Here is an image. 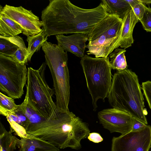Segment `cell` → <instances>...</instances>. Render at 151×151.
Here are the masks:
<instances>
[{"label": "cell", "instance_id": "cell-17", "mask_svg": "<svg viewBox=\"0 0 151 151\" xmlns=\"http://www.w3.org/2000/svg\"><path fill=\"white\" fill-rule=\"evenodd\" d=\"M0 114L5 116L9 123L11 129L21 138H27L29 135L26 129L19 124L18 118L16 111L7 110L0 105Z\"/></svg>", "mask_w": 151, "mask_h": 151}, {"label": "cell", "instance_id": "cell-5", "mask_svg": "<svg viewBox=\"0 0 151 151\" xmlns=\"http://www.w3.org/2000/svg\"><path fill=\"white\" fill-rule=\"evenodd\" d=\"M46 65L44 62L38 69L28 68L25 99L40 115L48 119L56 117L60 112L52 99L53 89L50 88L45 80Z\"/></svg>", "mask_w": 151, "mask_h": 151}, {"label": "cell", "instance_id": "cell-14", "mask_svg": "<svg viewBox=\"0 0 151 151\" xmlns=\"http://www.w3.org/2000/svg\"><path fill=\"white\" fill-rule=\"evenodd\" d=\"M17 147L19 151H60L59 148L49 142L30 135L19 139Z\"/></svg>", "mask_w": 151, "mask_h": 151}, {"label": "cell", "instance_id": "cell-29", "mask_svg": "<svg viewBox=\"0 0 151 151\" xmlns=\"http://www.w3.org/2000/svg\"><path fill=\"white\" fill-rule=\"evenodd\" d=\"M126 1L130 5L131 8L141 1V0H126Z\"/></svg>", "mask_w": 151, "mask_h": 151}, {"label": "cell", "instance_id": "cell-3", "mask_svg": "<svg viewBox=\"0 0 151 151\" xmlns=\"http://www.w3.org/2000/svg\"><path fill=\"white\" fill-rule=\"evenodd\" d=\"M107 98L113 108L125 111L133 118L147 124L143 95L134 72L127 69L117 71L113 76Z\"/></svg>", "mask_w": 151, "mask_h": 151}, {"label": "cell", "instance_id": "cell-26", "mask_svg": "<svg viewBox=\"0 0 151 151\" xmlns=\"http://www.w3.org/2000/svg\"><path fill=\"white\" fill-rule=\"evenodd\" d=\"M145 6L141 1L132 8V9L139 20L142 18L145 11Z\"/></svg>", "mask_w": 151, "mask_h": 151}, {"label": "cell", "instance_id": "cell-25", "mask_svg": "<svg viewBox=\"0 0 151 151\" xmlns=\"http://www.w3.org/2000/svg\"><path fill=\"white\" fill-rule=\"evenodd\" d=\"M142 86L144 95L151 109V81H148L143 82Z\"/></svg>", "mask_w": 151, "mask_h": 151}, {"label": "cell", "instance_id": "cell-21", "mask_svg": "<svg viewBox=\"0 0 151 151\" xmlns=\"http://www.w3.org/2000/svg\"><path fill=\"white\" fill-rule=\"evenodd\" d=\"M18 109L28 119L30 122V125L40 123L47 119L41 116L31 108L27 103L25 99L24 101L19 105Z\"/></svg>", "mask_w": 151, "mask_h": 151}, {"label": "cell", "instance_id": "cell-13", "mask_svg": "<svg viewBox=\"0 0 151 151\" xmlns=\"http://www.w3.org/2000/svg\"><path fill=\"white\" fill-rule=\"evenodd\" d=\"M123 25L118 47L126 49L131 46L133 43L134 28L139 20L134 14L132 8L126 13L122 19Z\"/></svg>", "mask_w": 151, "mask_h": 151}, {"label": "cell", "instance_id": "cell-16", "mask_svg": "<svg viewBox=\"0 0 151 151\" xmlns=\"http://www.w3.org/2000/svg\"><path fill=\"white\" fill-rule=\"evenodd\" d=\"M101 1L109 14L116 15L122 19L131 8L126 0H102Z\"/></svg>", "mask_w": 151, "mask_h": 151}, {"label": "cell", "instance_id": "cell-30", "mask_svg": "<svg viewBox=\"0 0 151 151\" xmlns=\"http://www.w3.org/2000/svg\"></svg>", "mask_w": 151, "mask_h": 151}, {"label": "cell", "instance_id": "cell-15", "mask_svg": "<svg viewBox=\"0 0 151 151\" xmlns=\"http://www.w3.org/2000/svg\"><path fill=\"white\" fill-rule=\"evenodd\" d=\"M23 31L22 28L17 23L0 12V36L14 37Z\"/></svg>", "mask_w": 151, "mask_h": 151}, {"label": "cell", "instance_id": "cell-8", "mask_svg": "<svg viewBox=\"0 0 151 151\" xmlns=\"http://www.w3.org/2000/svg\"><path fill=\"white\" fill-rule=\"evenodd\" d=\"M27 69L11 57L0 54V90L13 99L20 98L27 80Z\"/></svg>", "mask_w": 151, "mask_h": 151}, {"label": "cell", "instance_id": "cell-6", "mask_svg": "<svg viewBox=\"0 0 151 151\" xmlns=\"http://www.w3.org/2000/svg\"><path fill=\"white\" fill-rule=\"evenodd\" d=\"M80 64L92 98L93 111H95L97 101L101 99L104 102L111 87L112 68L109 57L93 58L85 55L81 58Z\"/></svg>", "mask_w": 151, "mask_h": 151}, {"label": "cell", "instance_id": "cell-10", "mask_svg": "<svg viewBox=\"0 0 151 151\" xmlns=\"http://www.w3.org/2000/svg\"><path fill=\"white\" fill-rule=\"evenodd\" d=\"M0 12L20 25L23 30V34L27 37L35 35L42 30L41 27L44 25L43 22L31 10L22 6L14 7L6 4Z\"/></svg>", "mask_w": 151, "mask_h": 151}, {"label": "cell", "instance_id": "cell-27", "mask_svg": "<svg viewBox=\"0 0 151 151\" xmlns=\"http://www.w3.org/2000/svg\"><path fill=\"white\" fill-rule=\"evenodd\" d=\"M147 125L134 118L131 131L135 132L143 130Z\"/></svg>", "mask_w": 151, "mask_h": 151}, {"label": "cell", "instance_id": "cell-20", "mask_svg": "<svg viewBox=\"0 0 151 151\" xmlns=\"http://www.w3.org/2000/svg\"><path fill=\"white\" fill-rule=\"evenodd\" d=\"M125 49L117 48L109 55L111 60L110 63L112 69L121 71L127 69L128 67L125 53Z\"/></svg>", "mask_w": 151, "mask_h": 151}, {"label": "cell", "instance_id": "cell-24", "mask_svg": "<svg viewBox=\"0 0 151 151\" xmlns=\"http://www.w3.org/2000/svg\"><path fill=\"white\" fill-rule=\"evenodd\" d=\"M144 29L147 32H151V8L145 7V11L142 19L139 20Z\"/></svg>", "mask_w": 151, "mask_h": 151}, {"label": "cell", "instance_id": "cell-1", "mask_svg": "<svg viewBox=\"0 0 151 151\" xmlns=\"http://www.w3.org/2000/svg\"><path fill=\"white\" fill-rule=\"evenodd\" d=\"M42 29L45 37L82 33L88 35L108 15L101 3L95 8L83 9L68 0H49L42 11Z\"/></svg>", "mask_w": 151, "mask_h": 151}, {"label": "cell", "instance_id": "cell-4", "mask_svg": "<svg viewBox=\"0 0 151 151\" xmlns=\"http://www.w3.org/2000/svg\"><path fill=\"white\" fill-rule=\"evenodd\" d=\"M42 48L53 79L58 109L60 112L69 111L70 86L67 52L60 45L47 41Z\"/></svg>", "mask_w": 151, "mask_h": 151}, {"label": "cell", "instance_id": "cell-11", "mask_svg": "<svg viewBox=\"0 0 151 151\" xmlns=\"http://www.w3.org/2000/svg\"><path fill=\"white\" fill-rule=\"evenodd\" d=\"M98 117L103 127L111 133L124 135L131 131L134 118L123 111L113 108L104 109L98 113Z\"/></svg>", "mask_w": 151, "mask_h": 151}, {"label": "cell", "instance_id": "cell-23", "mask_svg": "<svg viewBox=\"0 0 151 151\" xmlns=\"http://www.w3.org/2000/svg\"><path fill=\"white\" fill-rule=\"evenodd\" d=\"M0 105L5 109L12 111H15L19 107L13 99L0 92Z\"/></svg>", "mask_w": 151, "mask_h": 151}, {"label": "cell", "instance_id": "cell-2", "mask_svg": "<svg viewBox=\"0 0 151 151\" xmlns=\"http://www.w3.org/2000/svg\"><path fill=\"white\" fill-rule=\"evenodd\" d=\"M30 136L46 141L59 149L78 150L81 141L90 133L88 125L70 111L60 112L55 118L30 125L26 130Z\"/></svg>", "mask_w": 151, "mask_h": 151}, {"label": "cell", "instance_id": "cell-22", "mask_svg": "<svg viewBox=\"0 0 151 151\" xmlns=\"http://www.w3.org/2000/svg\"><path fill=\"white\" fill-rule=\"evenodd\" d=\"M19 47L7 37L0 36V54L9 57L14 54Z\"/></svg>", "mask_w": 151, "mask_h": 151}, {"label": "cell", "instance_id": "cell-18", "mask_svg": "<svg viewBox=\"0 0 151 151\" xmlns=\"http://www.w3.org/2000/svg\"><path fill=\"white\" fill-rule=\"evenodd\" d=\"M11 131H7L0 122V151H14L17 147L19 139L13 135Z\"/></svg>", "mask_w": 151, "mask_h": 151}, {"label": "cell", "instance_id": "cell-7", "mask_svg": "<svg viewBox=\"0 0 151 151\" xmlns=\"http://www.w3.org/2000/svg\"><path fill=\"white\" fill-rule=\"evenodd\" d=\"M123 25L122 19L109 14L88 35L87 54L94 55L97 58L108 57L119 47Z\"/></svg>", "mask_w": 151, "mask_h": 151}, {"label": "cell", "instance_id": "cell-28", "mask_svg": "<svg viewBox=\"0 0 151 151\" xmlns=\"http://www.w3.org/2000/svg\"><path fill=\"white\" fill-rule=\"evenodd\" d=\"M87 137L90 141L96 143L101 142L103 140L100 134L96 132L90 133Z\"/></svg>", "mask_w": 151, "mask_h": 151}, {"label": "cell", "instance_id": "cell-12", "mask_svg": "<svg viewBox=\"0 0 151 151\" xmlns=\"http://www.w3.org/2000/svg\"><path fill=\"white\" fill-rule=\"evenodd\" d=\"M55 36L58 44L65 51L70 52L81 58L84 57L86 42L88 40L87 34L77 33L69 36L59 34Z\"/></svg>", "mask_w": 151, "mask_h": 151}, {"label": "cell", "instance_id": "cell-19", "mask_svg": "<svg viewBox=\"0 0 151 151\" xmlns=\"http://www.w3.org/2000/svg\"><path fill=\"white\" fill-rule=\"evenodd\" d=\"M47 37L45 36L43 29L36 35L27 37V41L28 42V45L27 48L26 57V64L28 62L30 61L34 53L40 50L41 47L47 40Z\"/></svg>", "mask_w": 151, "mask_h": 151}, {"label": "cell", "instance_id": "cell-9", "mask_svg": "<svg viewBox=\"0 0 151 151\" xmlns=\"http://www.w3.org/2000/svg\"><path fill=\"white\" fill-rule=\"evenodd\" d=\"M151 147V127L142 130L131 131L112 140L111 151H148Z\"/></svg>", "mask_w": 151, "mask_h": 151}]
</instances>
